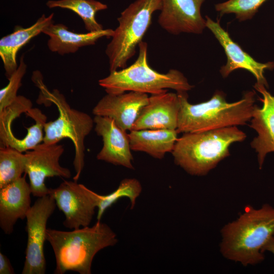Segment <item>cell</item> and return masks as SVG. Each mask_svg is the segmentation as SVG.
Wrapping results in <instances>:
<instances>
[{"label":"cell","mask_w":274,"mask_h":274,"mask_svg":"<svg viewBox=\"0 0 274 274\" xmlns=\"http://www.w3.org/2000/svg\"><path fill=\"white\" fill-rule=\"evenodd\" d=\"M221 233L223 257L244 266L258 264L264 259V247L274 236V207L268 203L259 209L247 207Z\"/></svg>","instance_id":"cell-1"},{"label":"cell","mask_w":274,"mask_h":274,"mask_svg":"<svg viewBox=\"0 0 274 274\" xmlns=\"http://www.w3.org/2000/svg\"><path fill=\"white\" fill-rule=\"evenodd\" d=\"M46 241L55 255V274L73 271L80 274H91L93 259L101 250L118 243L116 233L100 221L92 226L71 231L47 228Z\"/></svg>","instance_id":"cell-2"},{"label":"cell","mask_w":274,"mask_h":274,"mask_svg":"<svg viewBox=\"0 0 274 274\" xmlns=\"http://www.w3.org/2000/svg\"><path fill=\"white\" fill-rule=\"evenodd\" d=\"M180 101L177 131L194 132L244 125L251 120L254 108V91H247L241 99L229 103L217 91L209 100L197 104L188 101L187 92H177Z\"/></svg>","instance_id":"cell-3"},{"label":"cell","mask_w":274,"mask_h":274,"mask_svg":"<svg viewBox=\"0 0 274 274\" xmlns=\"http://www.w3.org/2000/svg\"><path fill=\"white\" fill-rule=\"evenodd\" d=\"M246 134L237 126L187 132L178 138L171 152L175 164L189 175L204 176L229 155V146Z\"/></svg>","instance_id":"cell-4"},{"label":"cell","mask_w":274,"mask_h":274,"mask_svg":"<svg viewBox=\"0 0 274 274\" xmlns=\"http://www.w3.org/2000/svg\"><path fill=\"white\" fill-rule=\"evenodd\" d=\"M139 55L133 64L110 72L107 77L98 80V84L107 93L119 94L135 91L151 94H158L172 89L177 92H187L194 87L182 73L170 69L160 73L149 65L147 60L148 44L139 45Z\"/></svg>","instance_id":"cell-5"},{"label":"cell","mask_w":274,"mask_h":274,"mask_svg":"<svg viewBox=\"0 0 274 274\" xmlns=\"http://www.w3.org/2000/svg\"><path fill=\"white\" fill-rule=\"evenodd\" d=\"M33 81L40 91L38 100L45 104H54L59 112L56 119L45 124L43 142L58 143L65 138L72 141L75 148L73 164L75 175L73 180L77 181L85 164V139L93 129V119L88 114L71 108L64 96L57 89L49 91L39 77L33 75Z\"/></svg>","instance_id":"cell-6"},{"label":"cell","mask_w":274,"mask_h":274,"mask_svg":"<svg viewBox=\"0 0 274 274\" xmlns=\"http://www.w3.org/2000/svg\"><path fill=\"white\" fill-rule=\"evenodd\" d=\"M161 6L162 0H136L121 12L106 49L110 72L126 67L150 26L153 14Z\"/></svg>","instance_id":"cell-7"},{"label":"cell","mask_w":274,"mask_h":274,"mask_svg":"<svg viewBox=\"0 0 274 274\" xmlns=\"http://www.w3.org/2000/svg\"><path fill=\"white\" fill-rule=\"evenodd\" d=\"M56 207L54 197L48 194L38 197L28 211L25 218L27 242L22 274L45 273L44 245L46 241L47 223Z\"/></svg>","instance_id":"cell-8"},{"label":"cell","mask_w":274,"mask_h":274,"mask_svg":"<svg viewBox=\"0 0 274 274\" xmlns=\"http://www.w3.org/2000/svg\"><path fill=\"white\" fill-rule=\"evenodd\" d=\"M50 190L49 194L65 216L63 224L66 228L74 229L89 226L100 194L75 181H64Z\"/></svg>","instance_id":"cell-9"},{"label":"cell","mask_w":274,"mask_h":274,"mask_svg":"<svg viewBox=\"0 0 274 274\" xmlns=\"http://www.w3.org/2000/svg\"><path fill=\"white\" fill-rule=\"evenodd\" d=\"M64 151L58 143L42 142L25 152V174L29 178L31 194L37 197L50 194V188L45 183L48 177H60L68 179L70 170L62 166L59 159Z\"/></svg>","instance_id":"cell-10"},{"label":"cell","mask_w":274,"mask_h":274,"mask_svg":"<svg viewBox=\"0 0 274 274\" xmlns=\"http://www.w3.org/2000/svg\"><path fill=\"white\" fill-rule=\"evenodd\" d=\"M204 0H162L158 22L168 33H201L206 27L200 12Z\"/></svg>","instance_id":"cell-11"},{"label":"cell","mask_w":274,"mask_h":274,"mask_svg":"<svg viewBox=\"0 0 274 274\" xmlns=\"http://www.w3.org/2000/svg\"><path fill=\"white\" fill-rule=\"evenodd\" d=\"M206 27L214 34L223 47L227 57L226 63L220 70L222 77H228L236 69H245L255 77L257 83L268 87L264 75V71L272 68L274 63L257 62L232 40L228 32L221 26L219 22L214 21L208 16H206Z\"/></svg>","instance_id":"cell-12"},{"label":"cell","mask_w":274,"mask_h":274,"mask_svg":"<svg viewBox=\"0 0 274 274\" xmlns=\"http://www.w3.org/2000/svg\"><path fill=\"white\" fill-rule=\"evenodd\" d=\"M94 130L102 140V147L96 158L115 165L133 169L128 133L110 118L95 116Z\"/></svg>","instance_id":"cell-13"},{"label":"cell","mask_w":274,"mask_h":274,"mask_svg":"<svg viewBox=\"0 0 274 274\" xmlns=\"http://www.w3.org/2000/svg\"><path fill=\"white\" fill-rule=\"evenodd\" d=\"M180 109L177 93L163 92L151 94L141 110L132 130H176Z\"/></svg>","instance_id":"cell-14"},{"label":"cell","mask_w":274,"mask_h":274,"mask_svg":"<svg viewBox=\"0 0 274 274\" xmlns=\"http://www.w3.org/2000/svg\"><path fill=\"white\" fill-rule=\"evenodd\" d=\"M148 98V94L135 91L107 93L93 108L92 113L110 118L122 129L130 131Z\"/></svg>","instance_id":"cell-15"},{"label":"cell","mask_w":274,"mask_h":274,"mask_svg":"<svg viewBox=\"0 0 274 274\" xmlns=\"http://www.w3.org/2000/svg\"><path fill=\"white\" fill-rule=\"evenodd\" d=\"M265 86L257 83L254 88L261 93L262 108H254L250 126L257 133L251 146L257 153L259 167L261 168L267 154L274 152V96L268 92Z\"/></svg>","instance_id":"cell-16"},{"label":"cell","mask_w":274,"mask_h":274,"mask_svg":"<svg viewBox=\"0 0 274 274\" xmlns=\"http://www.w3.org/2000/svg\"><path fill=\"white\" fill-rule=\"evenodd\" d=\"M31 191L25 175L0 188V227L11 234L18 219L26 218L31 207Z\"/></svg>","instance_id":"cell-17"},{"label":"cell","mask_w":274,"mask_h":274,"mask_svg":"<svg viewBox=\"0 0 274 274\" xmlns=\"http://www.w3.org/2000/svg\"><path fill=\"white\" fill-rule=\"evenodd\" d=\"M42 32L49 37L47 42L49 50L63 55L75 53L83 47L94 45L101 38H111L114 30L108 28L87 33H77L70 31L63 24L53 22L44 28Z\"/></svg>","instance_id":"cell-18"},{"label":"cell","mask_w":274,"mask_h":274,"mask_svg":"<svg viewBox=\"0 0 274 274\" xmlns=\"http://www.w3.org/2000/svg\"><path fill=\"white\" fill-rule=\"evenodd\" d=\"M53 13L47 17L43 14L32 25L26 28L16 26L13 32L1 39L0 56L3 62L5 76L8 79L18 66L16 55L19 49L53 23Z\"/></svg>","instance_id":"cell-19"},{"label":"cell","mask_w":274,"mask_h":274,"mask_svg":"<svg viewBox=\"0 0 274 274\" xmlns=\"http://www.w3.org/2000/svg\"><path fill=\"white\" fill-rule=\"evenodd\" d=\"M178 134L176 130L142 129L129 131L128 136L132 151L162 159L166 153L172 152Z\"/></svg>","instance_id":"cell-20"},{"label":"cell","mask_w":274,"mask_h":274,"mask_svg":"<svg viewBox=\"0 0 274 274\" xmlns=\"http://www.w3.org/2000/svg\"><path fill=\"white\" fill-rule=\"evenodd\" d=\"M49 8H60L71 10L83 20L88 32L103 29V26L96 19V14L107 9L106 4L95 0H49L46 3Z\"/></svg>","instance_id":"cell-21"},{"label":"cell","mask_w":274,"mask_h":274,"mask_svg":"<svg viewBox=\"0 0 274 274\" xmlns=\"http://www.w3.org/2000/svg\"><path fill=\"white\" fill-rule=\"evenodd\" d=\"M32 107V104L29 99L18 95L11 105L0 112L1 147L14 148L19 138L15 136L12 131L13 122L21 114L26 113Z\"/></svg>","instance_id":"cell-22"},{"label":"cell","mask_w":274,"mask_h":274,"mask_svg":"<svg viewBox=\"0 0 274 274\" xmlns=\"http://www.w3.org/2000/svg\"><path fill=\"white\" fill-rule=\"evenodd\" d=\"M25 172V153L11 147H0V188L22 177Z\"/></svg>","instance_id":"cell-23"},{"label":"cell","mask_w":274,"mask_h":274,"mask_svg":"<svg viewBox=\"0 0 274 274\" xmlns=\"http://www.w3.org/2000/svg\"><path fill=\"white\" fill-rule=\"evenodd\" d=\"M142 191V186L138 179L135 178L123 179L115 191L109 194L99 195L97 221H100L106 210L123 197L128 198L130 202V209H133L135 205L136 199Z\"/></svg>","instance_id":"cell-24"},{"label":"cell","mask_w":274,"mask_h":274,"mask_svg":"<svg viewBox=\"0 0 274 274\" xmlns=\"http://www.w3.org/2000/svg\"><path fill=\"white\" fill-rule=\"evenodd\" d=\"M266 0H228L215 5L221 15L233 13L239 21L251 19Z\"/></svg>","instance_id":"cell-25"},{"label":"cell","mask_w":274,"mask_h":274,"mask_svg":"<svg viewBox=\"0 0 274 274\" xmlns=\"http://www.w3.org/2000/svg\"><path fill=\"white\" fill-rule=\"evenodd\" d=\"M23 57H21L17 70L8 79V85L0 90V112L11 105L18 96L17 91L27 70Z\"/></svg>","instance_id":"cell-26"},{"label":"cell","mask_w":274,"mask_h":274,"mask_svg":"<svg viewBox=\"0 0 274 274\" xmlns=\"http://www.w3.org/2000/svg\"><path fill=\"white\" fill-rule=\"evenodd\" d=\"M14 269L8 258L0 253V274H14Z\"/></svg>","instance_id":"cell-27"},{"label":"cell","mask_w":274,"mask_h":274,"mask_svg":"<svg viewBox=\"0 0 274 274\" xmlns=\"http://www.w3.org/2000/svg\"><path fill=\"white\" fill-rule=\"evenodd\" d=\"M269 251L274 254V236L268 241L263 249V252Z\"/></svg>","instance_id":"cell-28"}]
</instances>
